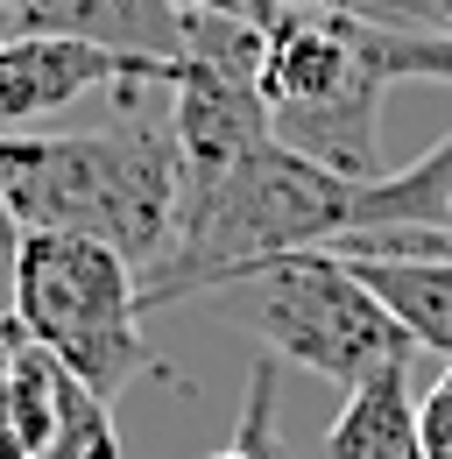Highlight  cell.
Returning <instances> with one entry per match:
<instances>
[{
    "label": "cell",
    "instance_id": "6da1fadb",
    "mask_svg": "<svg viewBox=\"0 0 452 459\" xmlns=\"http://www.w3.org/2000/svg\"><path fill=\"white\" fill-rule=\"evenodd\" d=\"M382 227H452V134L382 177L326 170L269 134L220 184L184 198L177 247L142 276V311L198 290H226L255 262H276L297 247H339L353 233Z\"/></svg>",
    "mask_w": 452,
    "mask_h": 459
},
{
    "label": "cell",
    "instance_id": "7a4b0ae2",
    "mask_svg": "<svg viewBox=\"0 0 452 459\" xmlns=\"http://www.w3.org/2000/svg\"><path fill=\"white\" fill-rule=\"evenodd\" d=\"M127 120L92 134H0V205L29 233H85L142 276L177 247L184 163L163 85L120 92Z\"/></svg>",
    "mask_w": 452,
    "mask_h": 459
},
{
    "label": "cell",
    "instance_id": "3957f363",
    "mask_svg": "<svg viewBox=\"0 0 452 459\" xmlns=\"http://www.w3.org/2000/svg\"><path fill=\"white\" fill-rule=\"evenodd\" d=\"M403 78L452 85V36H410L333 7H276L262 22L255 92L282 149L346 177H382V100Z\"/></svg>",
    "mask_w": 452,
    "mask_h": 459
},
{
    "label": "cell",
    "instance_id": "277c9868",
    "mask_svg": "<svg viewBox=\"0 0 452 459\" xmlns=\"http://www.w3.org/2000/svg\"><path fill=\"white\" fill-rule=\"evenodd\" d=\"M226 290H233L240 325L262 340V353H276V360L333 382V389H361L382 368L417 360V340L396 325L389 304L333 247H297L276 262H255Z\"/></svg>",
    "mask_w": 452,
    "mask_h": 459
},
{
    "label": "cell",
    "instance_id": "5b68a950",
    "mask_svg": "<svg viewBox=\"0 0 452 459\" xmlns=\"http://www.w3.org/2000/svg\"><path fill=\"white\" fill-rule=\"evenodd\" d=\"M22 333L56 353L85 389L120 396L135 375H156V353L142 340V269L85 233H29L22 276H14Z\"/></svg>",
    "mask_w": 452,
    "mask_h": 459
},
{
    "label": "cell",
    "instance_id": "8992f818",
    "mask_svg": "<svg viewBox=\"0 0 452 459\" xmlns=\"http://www.w3.org/2000/svg\"><path fill=\"white\" fill-rule=\"evenodd\" d=\"M177 64L184 57H142V50H107L78 36H0V134H22L29 120L64 114L85 92L170 85Z\"/></svg>",
    "mask_w": 452,
    "mask_h": 459
},
{
    "label": "cell",
    "instance_id": "52a82bcc",
    "mask_svg": "<svg viewBox=\"0 0 452 459\" xmlns=\"http://www.w3.org/2000/svg\"><path fill=\"white\" fill-rule=\"evenodd\" d=\"M417 360L382 368L375 382L346 389V410L333 417L318 459H424V431H417V382H410Z\"/></svg>",
    "mask_w": 452,
    "mask_h": 459
},
{
    "label": "cell",
    "instance_id": "ba28073f",
    "mask_svg": "<svg viewBox=\"0 0 452 459\" xmlns=\"http://www.w3.org/2000/svg\"><path fill=\"white\" fill-rule=\"evenodd\" d=\"M346 262L417 340V353L452 360V255H346Z\"/></svg>",
    "mask_w": 452,
    "mask_h": 459
},
{
    "label": "cell",
    "instance_id": "9c48e42d",
    "mask_svg": "<svg viewBox=\"0 0 452 459\" xmlns=\"http://www.w3.org/2000/svg\"><path fill=\"white\" fill-rule=\"evenodd\" d=\"M36 459H120L113 403L100 389H85L64 360H56V403H50V431H43Z\"/></svg>",
    "mask_w": 452,
    "mask_h": 459
},
{
    "label": "cell",
    "instance_id": "30bf717a",
    "mask_svg": "<svg viewBox=\"0 0 452 459\" xmlns=\"http://www.w3.org/2000/svg\"><path fill=\"white\" fill-rule=\"evenodd\" d=\"M276 353H262L255 368H248V403H240V424H233V438H226L220 453L205 459H282L276 453Z\"/></svg>",
    "mask_w": 452,
    "mask_h": 459
},
{
    "label": "cell",
    "instance_id": "8fae6325",
    "mask_svg": "<svg viewBox=\"0 0 452 459\" xmlns=\"http://www.w3.org/2000/svg\"><path fill=\"white\" fill-rule=\"evenodd\" d=\"M375 22L382 29H410V36H452V0H382Z\"/></svg>",
    "mask_w": 452,
    "mask_h": 459
},
{
    "label": "cell",
    "instance_id": "7c38bea8",
    "mask_svg": "<svg viewBox=\"0 0 452 459\" xmlns=\"http://www.w3.org/2000/svg\"><path fill=\"white\" fill-rule=\"evenodd\" d=\"M417 431H424V459H452V389L446 382L417 403Z\"/></svg>",
    "mask_w": 452,
    "mask_h": 459
},
{
    "label": "cell",
    "instance_id": "4fadbf2b",
    "mask_svg": "<svg viewBox=\"0 0 452 459\" xmlns=\"http://www.w3.org/2000/svg\"><path fill=\"white\" fill-rule=\"evenodd\" d=\"M22 240H29V227L0 205V318H14V276H22Z\"/></svg>",
    "mask_w": 452,
    "mask_h": 459
},
{
    "label": "cell",
    "instance_id": "5bb4252c",
    "mask_svg": "<svg viewBox=\"0 0 452 459\" xmlns=\"http://www.w3.org/2000/svg\"><path fill=\"white\" fill-rule=\"evenodd\" d=\"M184 7H205V14H233V22H269L282 0H184Z\"/></svg>",
    "mask_w": 452,
    "mask_h": 459
},
{
    "label": "cell",
    "instance_id": "9a60e30c",
    "mask_svg": "<svg viewBox=\"0 0 452 459\" xmlns=\"http://www.w3.org/2000/svg\"><path fill=\"white\" fill-rule=\"evenodd\" d=\"M282 7H333V14H361V22L382 14V0H282Z\"/></svg>",
    "mask_w": 452,
    "mask_h": 459
},
{
    "label": "cell",
    "instance_id": "2e32d148",
    "mask_svg": "<svg viewBox=\"0 0 452 459\" xmlns=\"http://www.w3.org/2000/svg\"><path fill=\"white\" fill-rule=\"evenodd\" d=\"M446 389H452V368H446Z\"/></svg>",
    "mask_w": 452,
    "mask_h": 459
}]
</instances>
